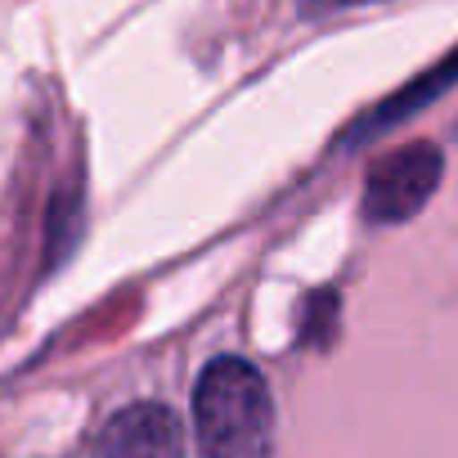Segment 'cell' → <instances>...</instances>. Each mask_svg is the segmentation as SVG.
<instances>
[{
  "label": "cell",
  "mask_w": 458,
  "mask_h": 458,
  "mask_svg": "<svg viewBox=\"0 0 458 458\" xmlns=\"http://www.w3.org/2000/svg\"><path fill=\"white\" fill-rule=\"evenodd\" d=\"M90 458H184V427L157 400L126 404L104 422Z\"/></svg>",
  "instance_id": "3957f363"
},
{
  "label": "cell",
  "mask_w": 458,
  "mask_h": 458,
  "mask_svg": "<svg viewBox=\"0 0 458 458\" xmlns=\"http://www.w3.org/2000/svg\"><path fill=\"white\" fill-rule=\"evenodd\" d=\"M454 81H458V50H454L445 64L427 68L418 81H409L400 95H391L386 104H377V108L369 113V122L355 131V140H364V135H369V131H377V126H395V122H404L409 113H418L427 99H436V95H440V90H449Z\"/></svg>",
  "instance_id": "277c9868"
},
{
  "label": "cell",
  "mask_w": 458,
  "mask_h": 458,
  "mask_svg": "<svg viewBox=\"0 0 458 458\" xmlns=\"http://www.w3.org/2000/svg\"><path fill=\"white\" fill-rule=\"evenodd\" d=\"M193 427L202 458H270L275 400L266 377L239 355L211 360L193 386Z\"/></svg>",
  "instance_id": "6da1fadb"
},
{
  "label": "cell",
  "mask_w": 458,
  "mask_h": 458,
  "mask_svg": "<svg viewBox=\"0 0 458 458\" xmlns=\"http://www.w3.org/2000/svg\"><path fill=\"white\" fill-rule=\"evenodd\" d=\"M440 171H445V157L436 144H404L377 157L364 184V216L373 225H400L418 216L440 189Z\"/></svg>",
  "instance_id": "7a4b0ae2"
}]
</instances>
